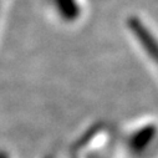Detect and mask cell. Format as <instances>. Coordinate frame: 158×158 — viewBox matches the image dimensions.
<instances>
[{
    "label": "cell",
    "instance_id": "1",
    "mask_svg": "<svg viewBox=\"0 0 158 158\" xmlns=\"http://www.w3.org/2000/svg\"><path fill=\"white\" fill-rule=\"evenodd\" d=\"M121 146L131 158H149L157 146V122L143 118L125 130Z\"/></svg>",
    "mask_w": 158,
    "mask_h": 158
},
{
    "label": "cell",
    "instance_id": "2",
    "mask_svg": "<svg viewBox=\"0 0 158 158\" xmlns=\"http://www.w3.org/2000/svg\"><path fill=\"white\" fill-rule=\"evenodd\" d=\"M125 27L132 43L139 50L141 55L148 61L151 67H157V37L149 24L139 15H130L125 21Z\"/></svg>",
    "mask_w": 158,
    "mask_h": 158
},
{
    "label": "cell",
    "instance_id": "3",
    "mask_svg": "<svg viewBox=\"0 0 158 158\" xmlns=\"http://www.w3.org/2000/svg\"><path fill=\"white\" fill-rule=\"evenodd\" d=\"M50 15L64 26H75L84 19L85 0H44Z\"/></svg>",
    "mask_w": 158,
    "mask_h": 158
},
{
    "label": "cell",
    "instance_id": "4",
    "mask_svg": "<svg viewBox=\"0 0 158 158\" xmlns=\"http://www.w3.org/2000/svg\"><path fill=\"white\" fill-rule=\"evenodd\" d=\"M0 158H14V154L8 147L0 146Z\"/></svg>",
    "mask_w": 158,
    "mask_h": 158
},
{
    "label": "cell",
    "instance_id": "5",
    "mask_svg": "<svg viewBox=\"0 0 158 158\" xmlns=\"http://www.w3.org/2000/svg\"><path fill=\"white\" fill-rule=\"evenodd\" d=\"M45 158H52V157H51V156H49V157H45Z\"/></svg>",
    "mask_w": 158,
    "mask_h": 158
}]
</instances>
